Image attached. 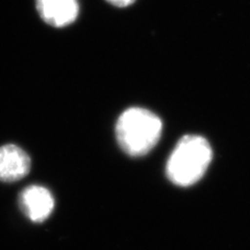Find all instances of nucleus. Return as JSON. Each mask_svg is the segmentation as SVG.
I'll list each match as a JSON object with an SVG mask.
<instances>
[{
  "instance_id": "obj_5",
  "label": "nucleus",
  "mask_w": 250,
  "mask_h": 250,
  "mask_svg": "<svg viewBox=\"0 0 250 250\" xmlns=\"http://www.w3.org/2000/svg\"><path fill=\"white\" fill-rule=\"evenodd\" d=\"M36 3L41 18L56 27L71 24L78 15L77 0H36Z\"/></svg>"
},
{
  "instance_id": "obj_3",
  "label": "nucleus",
  "mask_w": 250,
  "mask_h": 250,
  "mask_svg": "<svg viewBox=\"0 0 250 250\" xmlns=\"http://www.w3.org/2000/svg\"><path fill=\"white\" fill-rule=\"evenodd\" d=\"M19 206L30 221L41 223L51 215L54 208V198L46 188L29 186L20 193Z\"/></svg>"
},
{
  "instance_id": "obj_6",
  "label": "nucleus",
  "mask_w": 250,
  "mask_h": 250,
  "mask_svg": "<svg viewBox=\"0 0 250 250\" xmlns=\"http://www.w3.org/2000/svg\"><path fill=\"white\" fill-rule=\"evenodd\" d=\"M107 1L115 6L125 7V6L130 5L131 3H134L135 0H107Z\"/></svg>"
},
{
  "instance_id": "obj_2",
  "label": "nucleus",
  "mask_w": 250,
  "mask_h": 250,
  "mask_svg": "<svg viewBox=\"0 0 250 250\" xmlns=\"http://www.w3.org/2000/svg\"><path fill=\"white\" fill-rule=\"evenodd\" d=\"M212 158L213 151L207 139L187 135L178 141L169 156L167 177L176 186L190 187L205 175Z\"/></svg>"
},
{
  "instance_id": "obj_4",
  "label": "nucleus",
  "mask_w": 250,
  "mask_h": 250,
  "mask_svg": "<svg viewBox=\"0 0 250 250\" xmlns=\"http://www.w3.org/2000/svg\"><path fill=\"white\" fill-rule=\"evenodd\" d=\"M29 155L17 145L0 147V182L15 183L25 177L30 171Z\"/></svg>"
},
{
  "instance_id": "obj_1",
  "label": "nucleus",
  "mask_w": 250,
  "mask_h": 250,
  "mask_svg": "<svg viewBox=\"0 0 250 250\" xmlns=\"http://www.w3.org/2000/svg\"><path fill=\"white\" fill-rule=\"evenodd\" d=\"M162 120L142 107L124 111L116 124V137L121 149L130 156H143L152 150L160 141Z\"/></svg>"
}]
</instances>
